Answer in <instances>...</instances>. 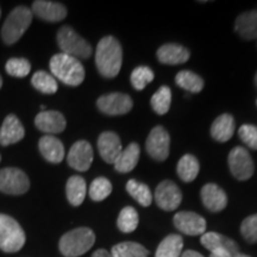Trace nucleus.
<instances>
[{
  "label": "nucleus",
  "mask_w": 257,
  "mask_h": 257,
  "mask_svg": "<svg viewBox=\"0 0 257 257\" xmlns=\"http://www.w3.org/2000/svg\"><path fill=\"white\" fill-rule=\"evenodd\" d=\"M0 17H2V10H0Z\"/></svg>",
  "instance_id": "45"
},
{
  "label": "nucleus",
  "mask_w": 257,
  "mask_h": 257,
  "mask_svg": "<svg viewBox=\"0 0 257 257\" xmlns=\"http://www.w3.org/2000/svg\"><path fill=\"white\" fill-rule=\"evenodd\" d=\"M96 106L102 113L108 115L126 114L133 110V99L124 93H110L100 96Z\"/></svg>",
  "instance_id": "9"
},
{
  "label": "nucleus",
  "mask_w": 257,
  "mask_h": 257,
  "mask_svg": "<svg viewBox=\"0 0 257 257\" xmlns=\"http://www.w3.org/2000/svg\"><path fill=\"white\" fill-rule=\"evenodd\" d=\"M184 240L179 234H169L157 246L155 257H181Z\"/></svg>",
  "instance_id": "26"
},
{
  "label": "nucleus",
  "mask_w": 257,
  "mask_h": 257,
  "mask_svg": "<svg viewBox=\"0 0 257 257\" xmlns=\"http://www.w3.org/2000/svg\"><path fill=\"white\" fill-rule=\"evenodd\" d=\"M123 63V49L113 36L101 38L95 51V64L104 78H115Z\"/></svg>",
  "instance_id": "1"
},
{
  "label": "nucleus",
  "mask_w": 257,
  "mask_h": 257,
  "mask_svg": "<svg viewBox=\"0 0 257 257\" xmlns=\"http://www.w3.org/2000/svg\"><path fill=\"white\" fill-rule=\"evenodd\" d=\"M31 83L37 91L44 94H54L59 88L56 79L44 70H38L35 73L31 78Z\"/></svg>",
  "instance_id": "30"
},
{
  "label": "nucleus",
  "mask_w": 257,
  "mask_h": 257,
  "mask_svg": "<svg viewBox=\"0 0 257 257\" xmlns=\"http://www.w3.org/2000/svg\"><path fill=\"white\" fill-rule=\"evenodd\" d=\"M130 79L134 88L137 89V91H142V89L146 88L147 85H149L154 80V73L149 67L140 66L134 69Z\"/></svg>",
  "instance_id": "36"
},
{
  "label": "nucleus",
  "mask_w": 257,
  "mask_h": 257,
  "mask_svg": "<svg viewBox=\"0 0 257 257\" xmlns=\"http://www.w3.org/2000/svg\"><path fill=\"white\" fill-rule=\"evenodd\" d=\"M98 150L105 162L114 163L123 150V146L117 134L106 131L98 138Z\"/></svg>",
  "instance_id": "16"
},
{
  "label": "nucleus",
  "mask_w": 257,
  "mask_h": 257,
  "mask_svg": "<svg viewBox=\"0 0 257 257\" xmlns=\"http://www.w3.org/2000/svg\"><path fill=\"white\" fill-rule=\"evenodd\" d=\"M32 14L36 15L42 21L56 23L63 21L67 17V8L61 3L47 2V0H36L32 3Z\"/></svg>",
  "instance_id": "14"
},
{
  "label": "nucleus",
  "mask_w": 257,
  "mask_h": 257,
  "mask_svg": "<svg viewBox=\"0 0 257 257\" xmlns=\"http://www.w3.org/2000/svg\"><path fill=\"white\" fill-rule=\"evenodd\" d=\"M229 168L234 178L240 181H245L251 178L255 166L245 148L236 147L231 150L229 154Z\"/></svg>",
  "instance_id": "8"
},
{
  "label": "nucleus",
  "mask_w": 257,
  "mask_h": 257,
  "mask_svg": "<svg viewBox=\"0 0 257 257\" xmlns=\"http://www.w3.org/2000/svg\"><path fill=\"white\" fill-rule=\"evenodd\" d=\"M111 253L114 257H148L149 250L140 243L123 242L114 245Z\"/></svg>",
  "instance_id": "31"
},
{
  "label": "nucleus",
  "mask_w": 257,
  "mask_h": 257,
  "mask_svg": "<svg viewBox=\"0 0 257 257\" xmlns=\"http://www.w3.org/2000/svg\"><path fill=\"white\" fill-rule=\"evenodd\" d=\"M34 14L27 6H18L8 16L2 29V38L8 46L19 41L30 27Z\"/></svg>",
  "instance_id": "4"
},
{
  "label": "nucleus",
  "mask_w": 257,
  "mask_h": 257,
  "mask_svg": "<svg viewBox=\"0 0 257 257\" xmlns=\"http://www.w3.org/2000/svg\"><path fill=\"white\" fill-rule=\"evenodd\" d=\"M49 67L54 78L68 86H79L85 80V68L75 57L60 53L51 57Z\"/></svg>",
  "instance_id": "2"
},
{
  "label": "nucleus",
  "mask_w": 257,
  "mask_h": 257,
  "mask_svg": "<svg viewBox=\"0 0 257 257\" xmlns=\"http://www.w3.org/2000/svg\"><path fill=\"white\" fill-rule=\"evenodd\" d=\"M118 229L124 233L134 232L138 226V213L134 207L126 206L120 211L117 220Z\"/></svg>",
  "instance_id": "32"
},
{
  "label": "nucleus",
  "mask_w": 257,
  "mask_h": 257,
  "mask_svg": "<svg viewBox=\"0 0 257 257\" xmlns=\"http://www.w3.org/2000/svg\"><path fill=\"white\" fill-rule=\"evenodd\" d=\"M172 104V91L168 86H162L155 94L152 96L153 110L157 114H166L169 111Z\"/></svg>",
  "instance_id": "33"
},
{
  "label": "nucleus",
  "mask_w": 257,
  "mask_h": 257,
  "mask_svg": "<svg viewBox=\"0 0 257 257\" xmlns=\"http://www.w3.org/2000/svg\"><path fill=\"white\" fill-rule=\"evenodd\" d=\"M57 44L66 55L86 60L92 55V47L70 27H62L57 31Z\"/></svg>",
  "instance_id": "6"
},
{
  "label": "nucleus",
  "mask_w": 257,
  "mask_h": 257,
  "mask_svg": "<svg viewBox=\"0 0 257 257\" xmlns=\"http://www.w3.org/2000/svg\"><path fill=\"white\" fill-rule=\"evenodd\" d=\"M3 87V78H2V75H0V88Z\"/></svg>",
  "instance_id": "43"
},
{
  "label": "nucleus",
  "mask_w": 257,
  "mask_h": 257,
  "mask_svg": "<svg viewBox=\"0 0 257 257\" xmlns=\"http://www.w3.org/2000/svg\"><path fill=\"white\" fill-rule=\"evenodd\" d=\"M238 136L246 147H249L250 149L257 150V127L255 125H242L238 130Z\"/></svg>",
  "instance_id": "38"
},
{
  "label": "nucleus",
  "mask_w": 257,
  "mask_h": 257,
  "mask_svg": "<svg viewBox=\"0 0 257 257\" xmlns=\"http://www.w3.org/2000/svg\"><path fill=\"white\" fill-rule=\"evenodd\" d=\"M240 233L248 243H257V213L246 217L240 225Z\"/></svg>",
  "instance_id": "37"
},
{
  "label": "nucleus",
  "mask_w": 257,
  "mask_h": 257,
  "mask_svg": "<svg viewBox=\"0 0 257 257\" xmlns=\"http://www.w3.org/2000/svg\"><path fill=\"white\" fill-rule=\"evenodd\" d=\"M95 234L88 227H78L64 233L59 242L61 253L66 257H79L94 245Z\"/></svg>",
  "instance_id": "3"
},
{
  "label": "nucleus",
  "mask_w": 257,
  "mask_h": 257,
  "mask_svg": "<svg viewBox=\"0 0 257 257\" xmlns=\"http://www.w3.org/2000/svg\"><path fill=\"white\" fill-rule=\"evenodd\" d=\"M175 82L179 87L191 93H199L204 88V80L198 74L191 70H181L175 78Z\"/></svg>",
  "instance_id": "29"
},
{
  "label": "nucleus",
  "mask_w": 257,
  "mask_h": 257,
  "mask_svg": "<svg viewBox=\"0 0 257 257\" xmlns=\"http://www.w3.org/2000/svg\"><path fill=\"white\" fill-rule=\"evenodd\" d=\"M181 257H204L200 252L193 251V250H186V251L182 253Z\"/></svg>",
  "instance_id": "41"
},
{
  "label": "nucleus",
  "mask_w": 257,
  "mask_h": 257,
  "mask_svg": "<svg viewBox=\"0 0 257 257\" xmlns=\"http://www.w3.org/2000/svg\"><path fill=\"white\" fill-rule=\"evenodd\" d=\"M67 162L69 167L79 172H86L93 162V149L87 141H78L70 148Z\"/></svg>",
  "instance_id": "12"
},
{
  "label": "nucleus",
  "mask_w": 257,
  "mask_h": 257,
  "mask_svg": "<svg viewBox=\"0 0 257 257\" xmlns=\"http://www.w3.org/2000/svg\"><path fill=\"white\" fill-rule=\"evenodd\" d=\"M6 73L15 78H24L31 70V64L23 57H12L6 62Z\"/></svg>",
  "instance_id": "35"
},
{
  "label": "nucleus",
  "mask_w": 257,
  "mask_h": 257,
  "mask_svg": "<svg viewBox=\"0 0 257 257\" xmlns=\"http://www.w3.org/2000/svg\"><path fill=\"white\" fill-rule=\"evenodd\" d=\"M141 149L140 146L136 143H130L126 148L121 150L120 155L113 163L114 168L119 173H128L131 172L135 167L137 166L138 160H140Z\"/></svg>",
  "instance_id": "23"
},
{
  "label": "nucleus",
  "mask_w": 257,
  "mask_h": 257,
  "mask_svg": "<svg viewBox=\"0 0 257 257\" xmlns=\"http://www.w3.org/2000/svg\"><path fill=\"white\" fill-rule=\"evenodd\" d=\"M234 29L244 40H257V10L239 15L236 19Z\"/></svg>",
  "instance_id": "22"
},
{
  "label": "nucleus",
  "mask_w": 257,
  "mask_h": 257,
  "mask_svg": "<svg viewBox=\"0 0 257 257\" xmlns=\"http://www.w3.org/2000/svg\"><path fill=\"white\" fill-rule=\"evenodd\" d=\"M157 59L163 64H181L189 59V50L179 44H165L157 50Z\"/></svg>",
  "instance_id": "20"
},
{
  "label": "nucleus",
  "mask_w": 257,
  "mask_h": 257,
  "mask_svg": "<svg viewBox=\"0 0 257 257\" xmlns=\"http://www.w3.org/2000/svg\"><path fill=\"white\" fill-rule=\"evenodd\" d=\"M200 242L210 251L217 249H226L227 251L232 253V256L239 253V248L234 240L227 238V237L218 232H206L201 234Z\"/></svg>",
  "instance_id": "21"
},
{
  "label": "nucleus",
  "mask_w": 257,
  "mask_h": 257,
  "mask_svg": "<svg viewBox=\"0 0 257 257\" xmlns=\"http://www.w3.org/2000/svg\"><path fill=\"white\" fill-rule=\"evenodd\" d=\"M112 192V184L106 178H96L89 186V197L94 201L105 200Z\"/></svg>",
  "instance_id": "34"
},
{
  "label": "nucleus",
  "mask_w": 257,
  "mask_h": 257,
  "mask_svg": "<svg viewBox=\"0 0 257 257\" xmlns=\"http://www.w3.org/2000/svg\"><path fill=\"white\" fill-rule=\"evenodd\" d=\"M147 152L154 160L165 161L169 156L170 137L162 126H155L150 131L146 143Z\"/></svg>",
  "instance_id": "10"
},
{
  "label": "nucleus",
  "mask_w": 257,
  "mask_h": 257,
  "mask_svg": "<svg viewBox=\"0 0 257 257\" xmlns=\"http://www.w3.org/2000/svg\"><path fill=\"white\" fill-rule=\"evenodd\" d=\"M126 191L142 206L148 207L152 205L153 194L146 184H142L137 180H130L126 184Z\"/></svg>",
  "instance_id": "28"
},
{
  "label": "nucleus",
  "mask_w": 257,
  "mask_h": 257,
  "mask_svg": "<svg viewBox=\"0 0 257 257\" xmlns=\"http://www.w3.org/2000/svg\"><path fill=\"white\" fill-rule=\"evenodd\" d=\"M182 200V193L174 182L165 180L157 186L155 191V201L160 208L165 211H174Z\"/></svg>",
  "instance_id": "11"
},
{
  "label": "nucleus",
  "mask_w": 257,
  "mask_h": 257,
  "mask_svg": "<svg viewBox=\"0 0 257 257\" xmlns=\"http://www.w3.org/2000/svg\"><path fill=\"white\" fill-rule=\"evenodd\" d=\"M92 257H114V256L112 255L111 252H108L107 250L99 249V250H96L94 253H93Z\"/></svg>",
  "instance_id": "40"
},
{
  "label": "nucleus",
  "mask_w": 257,
  "mask_h": 257,
  "mask_svg": "<svg viewBox=\"0 0 257 257\" xmlns=\"http://www.w3.org/2000/svg\"><path fill=\"white\" fill-rule=\"evenodd\" d=\"M0 161H2V156H0Z\"/></svg>",
  "instance_id": "46"
},
{
  "label": "nucleus",
  "mask_w": 257,
  "mask_h": 257,
  "mask_svg": "<svg viewBox=\"0 0 257 257\" xmlns=\"http://www.w3.org/2000/svg\"><path fill=\"white\" fill-rule=\"evenodd\" d=\"M233 257H250V256H248V255H244V253H237V255H234Z\"/></svg>",
  "instance_id": "42"
},
{
  "label": "nucleus",
  "mask_w": 257,
  "mask_h": 257,
  "mask_svg": "<svg viewBox=\"0 0 257 257\" xmlns=\"http://www.w3.org/2000/svg\"><path fill=\"white\" fill-rule=\"evenodd\" d=\"M35 125L42 133L53 135L62 133L66 128L67 121L59 111H42L35 118Z\"/></svg>",
  "instance_id": "15"
},
{
  "label": "nucleus",
  "mask_w": 257,
  "mask_h": 257,
  "mask_svg": "<svg viewBox=\"0 0 257 257\" xmlns=\"http://www.w3.org/2000/svg\"><path fill=\"white\" fill-rule=\"evenodd\" d=\"M38 149L42 156L50 163H60L64 159V147L62 142L51 135L41 137L38 142Z\"/></svg>",
  "instance_id": "19"
},
{
  "label": "nucleus",
  "mask_w": 257,
  "mask_h": 257,
  "mask_svg": "<svg viewBox=\"0 0 257 257\" xmlns=\"http://www.w3.org/2000/svg\"><path fill=\"white\" fill-rule=\"evenodd\" d=\"M24 230L15 218L0 213V250L4 252H17L24 246Z\"/></svg>",
  "instance_id": "5"
},
{
  "label": "nucleus",
  "mask_w": 257,
  "mask_h": 257,
  "mask_svg": "<svg viewBox=\"0 0 257 257\" xmlns=\"http://www.w3.org/2000/svg\"><path fill=\"white\" fill-rule=\"evenodd\" d=\"M201 200L204 206L211 212L223 211L227 205V197L219 186L214 184L205 185L201 189Z\"/></svg>",
  "instance_id": "18"
},
{
  "label": "nucleus",
  "mask_w": 257,
  "mask_h": 257,
  "mask_svg": "<svg viewBox=\"0 0 257 257\" xmlns=\"http://www.w3.org/2000/svg\"><path fill=\"white\" fill-rule=\"evenodd\" d=\"M176 170H178V174L182 181L192 182L197 179L199 170H200V165L193 155H185L180 159Z\"/></svg>",
  "instance_id": "27"
},
{
  "label": "nucleus",
  "mask_w": 257,
  "mask_h": 257,
  "mask_svg": "<svg viewBox=\"0 0 257 257\" xmlns=\"http://www.w3.org/2000/svg\"><path fill=\"white\" fill-rule=\"evenodd\" d=\"M210 257H233L232 253L227 251L226 249H217L211 251Z\"/></svg>",
  "instance_id": "39"
},
{
  "label": "nucleus",
  "mask_w": 257,
  "mask_h": 257,
  "mask_svg": "<svg viewBox=\"0 0 257 257\" xmlns=\"http://www.w3.org/2000/svg\"><path fill=\"white\" fill-rule=\"evenodd\" d=\"M234 133V120L231 114L224 113L213 121L211 135L218 142H227Z\"/></svg>",
  "instance_id": "24"
},
{
  "label": "nucleus",
  "mask_w": 257,
  "mask_h": 257,
  "mask_svg": "<svg viewBox=\"0 0 257 257\" xmlns=\"http://www.w3.org/2000/svg\"><path fill=\"white\" fill-rule=\"evenodd\" d=\"M255 85H256V87H257V72H256V75H255Z\"/></svg>",
  "instance_id": "44"
},
{
  "label": "nucleus",
  "mask_w": 257,
  "mask_h": 257,
  "mask_svg": "<svg viewBox=\"0 0 257 257\" xmlns=\"http://www.w3.org/2000/svg\"><path fill=\"white\" fill-rule=\"evenodd\" d=\"M30 188V180L23 170L18 168L0 169V192L10 195H21Z\"/></svg>",
  "instance_id": "7"
},
{
  "label": "nucleus",
  "mask_w": 257,
  "mask_h": 257,
  "mask_svg": "<svg viewBox=\"0 0 257 257\" xmlns=\"http://www.w3.org/2000/svg\"><path fill=\"white\" fill-rule=\"evenodd\" d=\"M25 136V130L21 120L15 114H9L0 127V144L3 147L21 142Z\"/></svg>",
  "instance_id": "17"
},
{
  "label": "nucleus",
  "mask_w": 257,
  "mask_h": 257,
  "mask_svg": "<svg viewBox=\"0 0 257 257\" xmlns=\"http://www.w3.org/2000/svg\"><path fill=\"white\" fill-rule=\"evenodd\" d=\"M87 186L81 176H70L66 185L67 199L73 206H80L86 198Z\"/></svg>",
  "instance_id": "25"
},
{
  "label": "nucleus",
  "mask_w": 257,
  "mask_h": 257,
  "mask_svg": "<svg viewBox=\"0 0 257 257\" xmlns=\"http://www.w3.org/2000/svg\"><path fill=\"white\" fill-rule=\"evenodd\" d=\"M173 221L180 232L188 236H199L206 231V220L194 212H179L174 216Z\"/></svg>",
  "instance_id": "13"
}]
</instances>
